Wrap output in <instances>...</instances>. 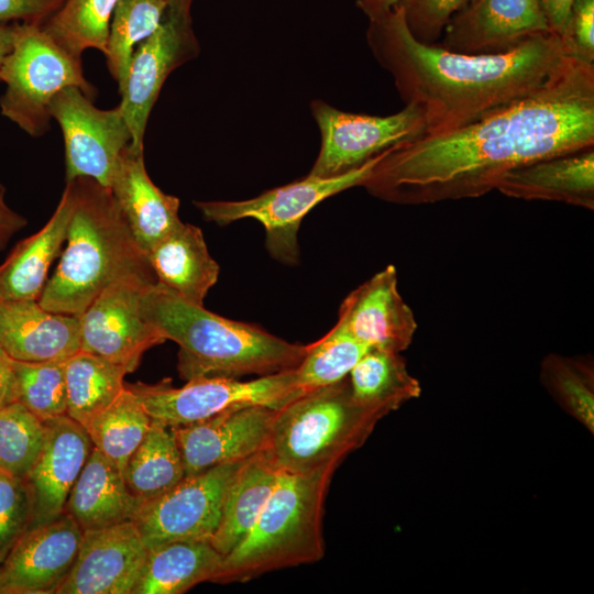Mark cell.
I'll use <instances>...</instances> for the list:
<instances>
[{
    "instance_id": "cell-30",
    "label": "cell",
    "mask_w": 594,
    "mask_h": 594,
    "mask_svg": "<svg viewBox=\"0 0 594 594\" xmlns=\"http://www.w3.org/2000/svg\"><path fill=\"white\" fill-rule=\"evenodd\" d=\"M64 365L67 416L86 428L123 391L128 371L82 350L65 360Z\"/></svg>"
},
{
    "instance_id": "cell-47",
    "label": "cell",
    "mask_w": 594,
    "mask_h": 594,
    "mask_svg": "<svg viewBox=\"0 0 594 594\" xmlns=\"http://www.w3.org/2000/svg\"><path fill=\"white\" fill-rule=\"evenodd\" d=\"M20 23L0 25V70L7 55L12 51Z\"/></svg>"
},
{
    "instance_id": "cell-35",
    "label": "cell",
    "mask_w": 594,
    "mask_h": 594,
    "mask_svg": "<svg viewBox=\"0 0 594 594\" xmlns=\"http://www.w3.org/2000/svg\"><path fill=\"white\" fill-rule=\"evenodd\" d=\"M370 349L337 322L321 339L306 345L295 369L300 391L307 393L343 380Z\"/></svg>"
},
{
    "instance_id": "cell-31",
    "label": "cell",
    "mask_w": 594,
    "mask_h": 594,
    "mask_svg": "<svg viewBox=\"0 0 594 594\" xmlns=\"http://www.w3.org/2000/svg\"><path fill=\"white\" fill-rule=\"evenodd\" d=\"M117 2L64 0L41 26L61 50L76 61H81L82 53L88 48L106 54Z\"/></svg>"
},
{
    "instance_id": "cell-21",
    "label": "cell",
    "mask_w": 594,
    "mask_h": 594,
    "mask_svg": "<svg viewBox=\"0 0 594 594\" xmlns=\"http://www.w3.org/2000/svg\"><path fill=\"white\" fill-rule=\"evenodd\" d=\"M0 345L15 361H65L80 351V317L37 300L0 301Z\"/></svg>"
},
{
    "instance_id": "cell-37",
    "label": "cell",
    "mask_w": 594,
    "mask_h": 594,
    "mask_svg": "<svg viewBox=\"0 0 594 594\" xmlns=\"http://www.w3.org/2000/svg\"><path fill=\"white\" fill-rule=\"evenodd\" d=\"M64 362L14 360L18 402L42 421L67 415Z\"/></svg>"
},
{
    "instance_id": "cell-28",
    "label": "cell",
    "mask_w": 594,
    "mask_h": 594,
    "mask_svg": "<svg viewBox=\"0 0 594 594\" xmlns=\"http://www.w3.org/2000/svg\"><path fill=\"white\" fill-rule=\"evenodd\" d=\"M223 559L205 540H178L150 548L131 594L185 593L198 583L213 582Z\"/></svg>"
},
{
    "instance_id": "cell-1",
    "label": "cell",
    "mask_w": 594,
    "mask_h": 594,
    "mask_svg": "<svg viewBox=\"0 0 594 594\" xmlns=\"http://www.w3.org/2000/svg\"><path fill=\"white\" fill-rule=\"evenodd\" d=\"M594 145V64L565 54L535 90L448 132L384 151L362 185L389 202L477 198L510 170Z\"/></svg>"
},
{
    "instance_id": "cell-34",
    "label": "cell",
    "mask_w": 594,
    "mask_h": 594,
    "mask_svg": "<svg viewBox=\"0 0 594 594\" xmlns=\"http://www.w3.org/2000/svg\"><path fill=\"white\" fill-rule=\"evenodd\" d=\"M348 377L354 400L378 410L416 391L397 352L383 349L371 348Z\"/></svg>"
},
{
    "instance_id": "cell-6",
    "label": "cell",
    "mask_w": 594,
    "mask_h": 594,
    "mask_svg": "<svg viewBox=\"0 0 594 594\" xmlns=\"http://www.w3.org/2000/svg\"><path fill=\"white\" fill-rule=\"evenodd\" d=\"M377 413L354 400L346 376L276 409L264 450L279 471L304 476L333 473Z\"/></svg>"
},
{
    "instance_id": "cell-15",
    "label": "cell",
    "mask_w": 594,
    "mask_h": 594,
    "mask_svg": "<svg viewBox=\"0 0 594 594\" xmlns=\"http://www.w3.org/2000/svg\"><path fill=\"white\" fill-rule=\"evenodd\" d=\"M81 539V528L67 513L30 527L0 563V594L56 593L74 565Z\"/></svg>"
},
{
    "instance_id": "cell-46",
    "label": "cell",
    "mask_w": 594,
    "mask_h": 594,
    "mask_svg": "<svg viewBox=\"0 0 594 594\" xmlns=\"http://www.w3.org/2000/svg\"><path fill=\"white\" fill-rule=\"evenodd\" d=\"M369 20L377 19L392 11L399 0H354Z\"/></svg>"
},
{
    "instance_id": "cell-29",
    "label": "cell",
    "mask_w": 594,
    "mask_h": 594,
    "mask_svg": "<svg viewBox=\"0 0 594 594\" xmlns=\"http://www.w3.org/2000/svg\"><path fill=\"white\" fill-rule=\"evenodd\" d=\"M123 476L141 504L165 494L185 477L183 458L173 429L152 421L129 458Z\"/></svg>"
},
{
    "instance_id": "cell-38",
    "label": "cell",
    "mask_w": 594,
    "mask_h": 594,
    "mask_svg": "<svg viewBox=\"0 0 594 594\" xmlns=\"http://www.w3.org/2000/svg\"><path fill=\"white\" fill-rule=\"evenodd\" d=\"M31 499L24 480L0 472V563L30 528Z\"/></svg>"
},
{
    "instance_id": "cell-19",
    "label": "cell",
    "mask_w": 594,
    "mask_h": 594,
    "mask_svg": "<svg viewBox=\"0 0 594 594\" xmlns=\"http://www.w3.org/2000/svg\"><path fill=\"white\" fill-rule=\"evenodd\" d=\"M44 422L43 447L23 479L31 499L30 527L46 524L65 513L70 490L92 450L86 429L67 415Z\"/></svg>"
},
{
    "instance_id": "cell-42",
    "label": "cell",
    "mask_w": 594,
    "mask_h": 594,
    "mask_svg": "<svg viewBox=\"0 0 594 594\" xmlns=\"http://www.w3.org/2000/svg\"><path fill=\"white\" fill-rule=\"evenodd\" d=\"M557 383L560 392L566 396L569 402L575 406L582 414L592 415L593 396L588 387L579 375L573 373L568 366H558Z\"/></svg>"
},
{
    "instance_id": "cell-22",
    "label": "cell",
    "mask_w": 594,
    "mask_h": 594,
    "mask_svg": "<svg viewBox=\"0 0 594 594\" xmlns=\"http://www.w3.org/2000/svg\"><path fill=\"white\" fill-rule=\"evenodd\" d=\"M139 246L147 253L183 222L179 199L163 193L150 178L144 148L129 145L109 188Z\"/></svg>"
},
{
    "instance_id": "cell-20",
    "label": "cell",
    "mask_w": 594,
    "mask_h": 594,
    "mask_svg": "<svg viewBox=\"0 0 594 594\" xmlns=\"http://www.w3.org/2000/svg\"><path fill=\"white\" fill-rule=\"evenodd\" d=\"M337 322L369 348L406 349L417 322L398 290L395 266L388 265L352 290L340 306Z\"/></svg>"
},
{
    "instance_id": "cell-17",
    "label": "cell",
    "mask_w": 594,
    "mask_h": 594,
    "mask_svg": "<svg viewBox=\"0 0 594 594\" xmlns=\"http://www.w3.org/2000/svg\"><path fill=\"white\" fill-rule=\"evenodd\" d=\"M547 32L551 31L538 0H472L449 21L440 45L455 53L490 55Z\"/></svg>"
},
{
    "instance_id": "cell-39",
    "label": "cell",
    "mask_w": 594,
    "mask_h": 594,
    "mask_svg": "<svg viewBox=\"0 0 594 594\" xmlns=\"http://www.w3.org/2000/svg\"><path fill=\"white\" fill-rule=\"evenodd\" d=\"M472 0H399L406 25L424 44H436L452 19Z\"/></svg>"
},
{
    "instance_id": "cell-45",
    "label": "cell",
    "mask_w": 594,
    "mask_h": 594,
    "mask_svg": "<svg viewBox=\"0 0 594 594\" xmlns=\"http://www.w3.org/2000/svg\"><path fill=\"white\" fill-rule=\"evenodd\" d=\"M574 0H538L551 32L561 36Z\"/></svg>"
},
{
    "instance_id": "cell-12",
    "label": "cell",
    "mask_w": 594,
    "mask_h": 594,
    "mask_svg": "<svg viewBox=\"0 0 594 594\" xmlns=\"http://www.w3.org/2000/svg\"><path fill=\"white\" fill-rule=\"evenodd\" d=\"M50 114L61 127L65 146V179L89 177L110 188L132 134L118 105L99 109L81 89L69 86L51 101Z\"/></svg>"
},
{
    "instance_id": "cell-41",
    "label": "cell",
    "mask_w": 594,
    "mask_h": 594,
    "mask_svg": "<svg viewBox=\"0 0 594 594\" xmlns=\"http://www.w3.org/2000/svg\"><path fill=\"white\" fill-rule=\"evenodd\" d=\"M64 0H0V25L42 24Z\"/></svg>"
},
{
    "instance_id": "cell-43",
    "label": "cell",
    "mask_w": 594,
    "mask_h": 594,
    "mask_svg": "<svg viewBox=\"0 0 594 594\" xmlns=\"http://www.w3.org/2000/svg\"><path fill=\"white\" fill-rule=\"evenodd\" d=\"M18 402L14 360L0 345V408Z\"/></svg>"
},
{
    "instance_id": "cell-16",
    "label": "cell",
    "mask_w": 594,
    "mask_h": 594,
    "mask_svg": "<svg viewBox=\"0 0 594 594\" xmlns=\"http://www.w3.org/2000/svg\"><path fill=\"white\" fill-rule=\"evenodd\" d=\"M146 554L132 519L85 530L74 565L56 594H131Z\"/></svg>"
},
{
    "instance_id": "cell-33",
    "label": "cell",
    "mask_w": 594,
    "mask_h": 594,
    "mask_svg": "<svg viewBox=\"0 0 594 594\" xmlns=\"http://www.w3.org/2000/svg\"><path fill=\"white\" fill-rule=\"evenodd\" d=\"M169 0H118L108 40L107 65L121 95L134 48L160 25Z\"/></svg>"
},
{
    "instance_id": "cell-18",
    "label": "cell",
    "mask_w": 594,
    "mask_h": 594,
    "mask_svg": "<svg viewBox=\"0 0 594 594\" xmlns=\"http://www.w3.org/2000/svg\"><path fill=\"white\" fill-rule=\"evenodd\" d=\"M275 411L253 406L172 428L183 458L185 476L222 463L246 460L263 451Z\"/></svg>"
},
{
    "instance_id": "cell-25",
    "label": "cell",
    "mask_w": 594,
    "mask_h": 594,
    "mask_svg": "<svg viewBox=\"0 0 594 594\" xmlns=\"http://www.w3.org/2000/svg\"><path fill=\"white\" fill-rule=\"evenodd\" d=\"M139 507L123 472L92 447L67 497L65 513L85 531L131 520Z\"/></svg>"
},
{
    "instance_id": "cell-7",
    "label": "cell",
    "mask_w": 594,
    "mask_h": 594,
    "mask_svg": "<svg viewBox=\"0 0 594 594\" xmlns=\"http://www.w3.org/2000/svg\"><path fill=\"white\" fill-rule=\"evenodd\" d=\"M6 90L0 111L33 138L51 127L50 105L64 88L78 87L92 99L95 87L85 78L81 61L61 50L41 24L20 23L12 51L0 70Z\"/></svg>"
},
{
    "instance_id": "cell-9",
    "label": "cell",
    "mask_w": 594,
    "mask_h": 594,
    "mask_svg": "<svg viewBox=\"0 0 594 594\" xmlns=\"http://www.w3.org/2000/svg\"><path fill=\"white\" fill-rule=\"evenodd\" d=\"M384 152L362 166L333 177H306L273 188L257 197L238 201H195L202 217L219 226L241 219L257 220L266 232L270 254L285 264L299 261L298 230L308 212L324 199L345 189L362 186Z\"/></svg>"
},
{
    "instance_id": "cell-3",
    "label": "cell",
    "mask_w": 594,
    "mask_h": 594,
    "mask_svg": "<svg viewBox=\"0 0 594 594\" xmlns=\"http://www.w3.org/2000/svg\"><path fill=\"white\" fill-rule=\"evenodd\" d=\"M140 309L146 323L165 341L179 345L177 370L185 381L294 370L306 353V345L221 317L156 282L142 292Z\"/></svg>"
},
{
    "instance_id": "cell-36",
    "label": "cell",
    "mask_w": 594,
    "mask_h": 594,
    "mask_svg": "<svg viewBox=\"0 0 594 594\" xmlns=\"http://www.w3.org/2000/svg\"><path fill=\"white\" fill-rule=\"evenodd\" d=\"M45 422L20 402L0 408V472L24 479L45 439Z\"/></svg>"
},
{
    "instance_id": "cell-32",
    "label": "cell",
    "mask_w": 594,
    "mask_h": 594,
    "mask_svg": "<svg viewBox=\"0 0 594 594\" xmlns=\"http://www.w3.org/2000/svg\"><path fill=\"white\" fill-rule=\"evenodd\" d=\"M152 419L135 395L124 386L120 395L85 428L92 447L122 472L146 436Z\"/></svg>"
},
{
    "instance_id": "cell-10",
    "label": "cell",
    "mask_w": 594,
    "mask_h": 594,
    "mask_svg": "<svg viewBox=\"0 0 594 594\" xmlns=\"http://www.w3.org/2000/svg\"><path fill=\"white\" fill-rule=\"evenodd\" d=\"M193 1L169 0L157 29L133 51L119 103L133 147L144 148L148 117L167 77L200 53L193 28Z\"/></svg>"
},
{
    "instance_id": "cell-24",
    "label": "cell",
    "mask_w": 594,
    "mask_h": 594,
    "mask_svg": "<svg viewBox=\"0 0 594 594\" xmlns=\"http://www.w3.org/2000/svg\"><path fill=\"white\" fill-rule=\"evenodd\" d=\"M503 195L594 209V150L540 160L507 173L497 184Z\"/></svg>"
},
{
    "instance_id": "cell-5",
    "label": "cell",
    "mask_w": 594,
    "mask_h": 594,
    "mask_svg": "<svg viewBox=\"0 0 594 594\" xmlns=\"http://www.w3.org/2000/svg\"><path fill=\"white\" fill-rule=\"evenodd\" d=\"M331 476L280 471L255 524L224 557L213 582H246L266 572L321 560L323 506Z\"/></svg>"
},
{
    "instance_id": "cell-13",
    "label": "cell",
    "mask_w": 594,
    "mask_h": 594,
    "mask_svg": "<svg viewBox=\"0 0 594 594\" xmlns=\"http://www.w3.org/2000/svg\"><path fill=\"white\" fill-rule=\"evenodd\" d=\"M245 460L185 476L157 498L140 505L133 521L147 549L178 540L210 541L227 491Z\"/></svg>"
},
{
    "instance_id": "cell-8",
    "label": "cell",
    "mask_w": 594,
    "mask_h": 594,
    "mask_svg": "<svg viewBox=\"0 0 594 594\" xmlns=\"http://www.w3.org/2000/svg\"><path fill=\"white\" fill-rule=\"evenodd\" d=\"M139 399L153 422L183 427L246 407L278 409L304 394L296 371L263 375L251 381L233 377H201L173 387L169 380L157 384L125 385Z\"/></svg>"
},
{
    "instance_id": "cell-40",
    "label": "cell",
    "mask_w": 594,
    "mask_h": 594,
    "mask_svg": "<svg viewBox=\"0 0 594 594\" xmlns=\"http://www.w3.org/2000/svg\"><path fill=\"white\" fill-rule=\"evenodd\" d=\"M561 40L565 52L594 64V0H574Z\"/></svg>"
},
{
    "instance_id": "cell-11",
    "label": "cell",
    "mask_w": 594,
    "mask_h": 594,
    "mask_svg": "<svg viewBox=\"0 0 594 594\" xmlns=\"http://www.w3.org/2000/svg\"><path fill=\"white\" fill-rule=\"evenodd\" d=\"M311 112L320 131L321 146L309 174L318 177L345 174L387 148L426 133L424 114L413 105L380 117L345 112L314 100Z\"/></svg>"
},
{
    "instance_id": "cell-14",
    "label": "cell",
    "mask_w": 594,
    "mask_h": 594,
    "mask_svg": "<svg viewBox=\"0 0 594 594\" xmlns=\"http://www.w3.org/2000/svg\"><path fill=\"white\" fill-rule=\"evenodd\" d=\"M155 282L128 277L103 289L80 317V350L133 372L150 348L165 340L143 319L140 298Z\"/></svg>"
},
{
    "instance_id": "cell-23",
    "label": "cell",
    "mask_w": 594,
    "mask_h": 594,
    "mask_svg": "<svg viewBox=\"0 0 594 594\" xmlns=\"http://www.w3.org/2000/svg\"><path fill=\"white\" fill-rule=\"evenodd\" d=\"M75 198V182H66L50 220L36 233L19 242L0 265V301L38 299L48 268L66 241Z\"/></svg>"
},
{
    "instance_id": "cell-44",
    "label": "cell",
    "mask_w": 594,
    "mask_h": 594,
    "mask_svg": "<svg viewBox=\"0 0 594 594\" xmlns=\"http://www.w3.org/2000/svg\"><path fill=\"white\" fill-rule=\"evenodd\" d=\"M4 196L6 188L0 184V250L8 244L13 234L26 224L25 218L7 205Z\"/></svg>"
},
{
    "instance_id": "cell-26",
    "label": "cell",
    "mask_w": 594,
    "mask_h": 594,
    "mask_svg": "<svg viewBox=\"0 0 594 594\" xmlns=\"http://www.w3.org/2000/svg\"><path fill=\"white\" fill-rule=\"evenodd\" d=\"M147 258L157 284L197 305H204L220 272L202 231L184 222L156 243Z\"/></svg>"
},
{
    "instance_id": "cell-2",
    "label": "cell",
    "mask_w": 594,
    "mask_h": 594,
    "mask_svg": "<svg viewBox=\"0 0 594 594\" xmlns=\"http://www.w3.org/2000/svg\"><path fill=\"white\" fill-rule=\"evenodd\" d=\"M367 45L405 105L424 114L425 135L459 129L538 88L568 54L561 37L535 34L498 54L469 55L424 44L409 32L400 7L369 20Z\"/></svg>"
},
{
    "instance_id": "cell-4",
    "label": "cell",
    "mask_w": 594,
    "mask_h": 594,
    "mask_svg": "<svg viewBox=\"0 0 594 594\" xmlns=\"http://www.w3.org/2000/svg\"><path fill=\"white\" fill-rule=\"evenodd\" d=\"M73 180L76 198L67 245L37 301L50 311L80 316L117 280L156 278L111 190L89 177Z\"/></svg>"
},
{
    "instance_id": "cell-27",
    "label": "cell",
    "mask_w": 594,
    "mask_h": 594,
    "mask_svg": "<svg viewBox=\"0 0 594 594\" xmlns=\"http://www.w3.org/2000/svg\"><path fill=\"white\" fill-rule=\"evenodd\" d=\"M280 471L265 450L246 459L233 477L210 543L224 558L245 538L267 503Z\"/></svg>"
}]
</instances>
